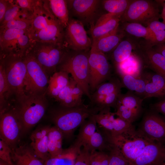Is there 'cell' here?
Returning a JSON list of instances; mask_svg holds the SVG:
<instances>
[{"instance_id":"bcb514c9","label":"cell","mask_w":165,"mask_h":165,"mask_svg":"<svg viewBox=\"0 0 165 165\" xmlns=\"http://www.w3.org/2000/svg\"><path fill=\"white\" fill-rule=\"evenodd\" d=\"M147 27L150 30L153 35L154 33L157 31L165 30V24L159 20L151 22L149 24Z\"/></svg>"},{"instance_id":"30bf717a","label":"cell","mask_w":165,"mask_h":165,"mask_svg":"<svg viewBox=\"0 0 165 165\" xmlns=\"http://www.w3.org/2000/svg\"><path fill=\"white\" fill-rule=\"evenodd\" d=\"M0 115V138L11 148H14L17 146L23 134L21 123L14 109L11 106Z\"/></svg>"},{"instance_id":"7402d4cb","label":"cell","mask_w":165,"mask_h":165,"mask_svg":"<svg viewBox=\"0 0 165 165\" xmlns=\"http://www.w3.org/2000/svg\"><path fill=\"white\" fill-rule=\"evenodd\" d=\"M11 156L13 165H44L31 146L23 144L11 148Z\"/></svg>"},{"instance_id":"7c38bea8","label":"cell","mask_w":165,"mask_h":165,"mask_svg":"<svg viewBox=\"0 0 165 165\" xmlns=\"http://www.w3.org/2000/svg\"><path fill=\"white\" fill-rule=\"evenodd\" d=\"M64 42L68 48L75 51H88L92 42L84 24L78 20L70 19L64 30Z\"/></svg>"},{"instance_id":"5b68a950","label":"cell","mask_w":165,"mask_h":165,"mask_svg":"<svg viewBox=\"0 0 165 165\" xmlns=\"http://www.w3.org/2000/svg\"><path fill=\"white\" fill-rule=\"evenodd\" d=\"M0 62L3 64L6 78L15 100L25 97V83L27 68L23 57L17 53L0 54Z\"/></svg>"},{"instance_id":"f1b7e54d","label":"cell","mask_w":165,"mask_h":165,"mask_svg":"<svg viewBox=\"0 0 165 165\" xmlns=\"http://www.w3.org/2000/svg\"><path fill=\"white\" fill-rule=\"evenodd\" d=\"M119 28L126 35L135 38H143L152 42L154 35L147 27L138 23L120 22Z\"/></svg>"},{"instance_id":"7bdbcfd3","label":"cell","mask_w":165,"mask_h":165,"mask_svg":"<svg viewBox=\"0 0 165 165\" xmlns=\"http://www.w3.org/2000/svg\"><path fill=\"white\" fill-rule=\"evenodd\" d=\"M11 148L9 146L0 138V159L9 165H13L11 158Z\"/></svg>"},{"instance_id":"8fae6325","label":"cell","mask_w":165,"mask_h":165,"mask_svg":"<svg viewBox=\"0 0 165 165\" xmlns=\"http://www.w3.org/2000/svg\"><path fill=\"white\" fill-rule=\"evenodd\" d=\"M138 40L134 54L145 67L165 77V57L156 51L150 41Z\"/></svg>"},{"instance_id":"f5cc1de1","label":"cell","mask_w":165,"mask_h":165,"mask_svg":"<svg viewBox=\"0 0 165 165\" xmlns=\"http://www.w3.org/2000/svg\"><path fill=\"white\" fill-rule=\"evenodd\" d=\"M159 165H165V163L164 162Z\"/></svg>"},{"instance_id":"f35d334b","label":"cell","mask_w":165,"mask_h":165,"mask_svg":"<svg viewBox=\"0 0 165 165\" xmlns=\"http://www.w3.org/2000/svg\"><path fill=\"white\" fill-rule=\"evenodd\" d=\"M32 20L31 19L19 17L0 26V29H17L28 31L31 26Z\"/></svg>"},{"instance_id":"ffe728a7","label":"cell","mask_w":165,"mask_h":165,"mask_svg":"<svg viewBox=\"0 0 165 165\" xmlns=\"http://www.w3.org/2000/svg\"><path fill=\"white\" fill-rule=\"evenodd\" d=\"M120 17L113 14L107 13L101 16L94 24L90 26V33L93 39L109 34L117 30Z\"/></svg>"},{"instance_id":"ab89813d","label":"cell","mask_w":165,"mask_h":165,"mask_svg":"<svg viewBox=\"0 0 165 165\" xmlns=\"http://www.w3.org/2000/svg\"><path fill=\"white\" fill-rule=\"evenodd\" d=\"M109 152L108 165H127L129 163L118 148L113 144Z\"/></svg>"},{"instance_id":"4fadbf2b","label":"cell","mask_w":165,"mask_h":165,"mask_svg":"<svg viewBox=\"0 0 165 165\" xmlns=\"http://www.w3.org/2000/svg\"><path fill=\"white\" fill-rule=\"evenodd\" d=\"M151 142L165 143V116L152 109L143 118L138 130Z\"/></svg>"},{"instance_id":"681fc988","label":"cell","mask_w":165,"mask_h":165,"mask_svg":"<svg viewBox=\"0 0 165 165\" xmlns=\"http://www.w3.org/2000/svg\"><path fill=\"white\" fill-rule=\"evenodd\" d=\"M151 43L153 48L165 57V43L156 44Z\"/></svg>"},{"instance_id":"c3c4849f","label":"cell","mask_w":165,"mask_h":165,"mask_svg":"<svg viewBox=\"0 0 165 165\" xmlns=\"http://www.w3.org/2000/svg\"><path fill=\"white\" fill-rule=\"evenodd\" d=\"M9 0H0V23L2 21L8 8Z\"/></svg>"},{"instance_id":"9c48e42d","label":"cell","mask_w":165,"mask_h":165,"mask_svg":"<svg viewBox=\"0 0 165 165\" xmlns=\"http://www.w3.org/2000/svg\"><path fill=\"white\" fill-rule=\"evenodd\" d=\"M89 88L91 94L101 83L113 76L111 65L106 55L91 49L89 58Z\"/></svg>"},{"instance_id":"74e56055","label":"cell","mask_w":165,"mask_h":165,"mask_svg":"<svg viewBox=\"0 0 165 165\" xmlns=\"http://www.w3.org/2000/svg\"><path fill=\"white\" fill-rule=\"evenodd\" d=\"M19 17L30 19L23 12L22 9L14 1L9 0V4L3 20L0 23L2 26L8 22Z\"/></svg>"},{"instance_id":"2e32d148","label":"cell","mask_w":165,"mask_h":165,"mask_svg":"<svg viewBox=\"0 0 165 165\" xmlns=\"http://www.w3.org/2000/svg\"><path fill=\"white\" fill-rule=\"evenodd\" d=\"M165 161V145L152 142L144 148L132 163L134 165H159Z\"/></svg>"},{"instance_id":"e0dca14e","label":"cell","mask_w":165,"mask_h":165,"mask_svg":"<svg viewBox=\"0 0 165 165\" xmlns=\"http://www.w3.org/2000/svg\"><path fill=\"white\" fill-rule=\"evenodd\" d=\"M123 87L119 78L112 76L107 82H104L99 85L91 94L90 105L98 109L100 111L102 109L106 98L114 93L121 92Z\"/></svg>"},{"instance_id":"816d5d0a","label":"cell","mask_w":165,"mask_h":165,"mask_svg":"<svg viewBox=\"0 0 165 165\" xmlns=\"http://www.w3.org/2000/svg\"><path fill=\"white\" fill-rule=\"evenodd\" d=\"M0 165H9L8 163L0 159Z\"/></svg>"},{"instance_id":"8992f818","label":"cell","mask_w":165,"mask_h":165,"mask_svg":"<svg viewBox=\"0 0 165 165\" xmlns=\"http://www.w3.org/2000/svg\"><path fill=\"white\" fill-rule=\"evenodd\" d=\"M161 4L152 0H131L120 21L138 23L147 27L151 22L161 18Z\"/></svg>"},{"instance_id":"7dc6e473","label":"cell","mask_w":165,"mask_h":165,"mask_svg":"<svg viewBox=\"0 0 165 165\" xmlns=\"http://www.w3.org/2000/svg\"><path fill=\"white\" fill-rule=\"evenodd\" d=\"M152 109L162 114L165 116V100L159 101L152 105Z\"/></svg>"},{"instance_id":"44dd1931","label":"cell","mask_w":165,"mask_h":165,"mask_svg":"<svg viewBox=\"0 0 165 165\" xmlns=\"http://www.w3.org/2000/svg\"><path fill=\"white\" fill-rule=\"evenodd\" d=\"M64 29L60 23L55 19L46 28L30 38L32 42L65 43Z\"/></svg>"},{"instance_id":"e575fe53","label":"cell","mask_w":165,"mask_h":165,"mask_svg":"<svg viewBox=\"0 0 165 165\" xmlns=\"http://www.w3.org/2000/svg\"><path fill=\"white\" fill-rule=\"evenodd\" d=\"M13 96L6 78L4 66L0 62V113L10 107L9 101Z\"/></svg>"},{"instance_id":"cb8c5ba5","label":"cell","mask_w":165,"mask_h":165,"mask_svg":"<svg viewBox=\"0 0 165 165\" xmlns=\"http://www.w3.org/2000/svg\"><path fill=\"white\" fill-rule=\"evenodd\" d=\"M138 41L136 38L126 35L110 53L109 58L115 68L130 57L133 50L135 49Z\"/></svg>"},{"instance_id":"603a6c76","label":"cell","mask_w":165,"mask_h":165,"mask_svg":"<svg viewBox=\"0 0 165 165\" xmlns=\"http://www.w3.org/2000/svg\"><path fill=\"white\" fill-rule=\"evenodd\" d=\"M50 127L49 126L39 127L34 130L30 136V146L37 157L44 162L50 157L48 135Z\"/></svg>"},{"instance_id":"60d3db41","label":"cell","mask_w":165,"mask_h":165,"mask_svg":"<svg viewBox=\"0 0 165 165\" xmlns=\"http://www.w3.org/2000/svg\"><path fill=\"white\" fill-rule=\"evenodd\" d=\"M109 156L106 152L94 151L90 152V165H108Z\"/></svg>"},{"instance_id":"836d02e7","label":"cell","mask_w":165,"mask_h":165,"mask_svg":"<svg viewBox=\"0 0 165 165\" xmlns=\"http://www.w3.org/2000/svg\"><path fill=\"white\" fill-rule=\"evenodd\" d=\"M48 137V146L50 157H53L61 154L64 150L62 148L64 136L62 132L55 126L50 127Z\"/></svg>"},{"instance_id":"9a60e30c","label":"cell","mask_w":165,"mask_h":165,"mask_svg":"<svg viewBox=\"0 0 165 165\" xmlns=\"http://www.w3.org/2000/svg\"><path fill=\"white\" fill-rule=\"evenodd\" d=\"M68 10L82 24L94 25L101 1L67 0Z\"/></svg>"},{"instance_id":"ee69618b","label":"cell","mask_w":165,"mask_h":165,"mask_svg":"<svg viewBox=\"0 0 165 165\" xmlns=\"http://www.w3.org/2000/svg\"><path fill=\"white\" fill-rule=\"evenodd\" d=\"M90 152L86 147L81 149L74 165H90Z\"/></svg>"},{"instance_id":"d590c367","label":"cell","mask_w":165,"mask_h":165,"mask_svg":"<svg viewBox=\"0 0 165 165\" xmlns=\"http://www.w3.org/2000/svg\"><path fill=\"white\" fill-rule=\"evenodd\" d=\"M115 114L111 112L110 108L103 109L94 116L98 125V128L103 129L112 134L116 124Z\"/></svg>"},{"instance_id":"1f68e13d","label":"cell","mask_w":165,"mask_h":165,"mask_svg":"<svg viewBox=\"0 0 165 165\" xmlns=\"http://www.w3.org/2000/svg\"><path fill=\"white\" fill-rule=\"evenodd\" d=\"M94 115L85 120L80 126L77 138L74 143L81 148L86 145L90 138L98 129Z\"/></svg>"},{"instance_id":"ac0fdd59","label":"cell","mask_w":165,"mask_h":165,"mask_svg":"<svg viewBox=\"0 0 165 165\" xmlns=\"http://www.w3.org/2000/svg\"><path fill=\"white\" fill-rule=\"evenodd\" d=\"M55 19H56L50 12L47 0H38L35 8L31 26L28 31L29 37L46 28Z\"/></svg>"},{"instance_id":"52a82bcc","label":"cell","mask_w":165,"mask_h":165,"mask_svg":"<svg viewBox=\"0 0 165 165\" xmlns=\"http://www.w3.org/2000/svg\"><path fill=\"white\" fill-rule=\"evenodd\" d=\"M111 137L113 143L130 163L134 161L145 147L152 142L136 130L133 126L122 133Z\"/></svg>"},{"instance_id":"f6af8a7d","label":"cell","mask_w":165,"mask_h":165,"mask_svg":"<svg viewBox=\"0 0 165 165\" xmlns=\"http://www.w3.org/2000/svg\"><path fill=\"white\" fill-rule=\"evenodd\" d=\"M72 93L75 99L80 105L83 104V101L82 98V95L84 94V93L81 88L77 83L72 88Z\"/></svg>"},{"instance_id":"3957f363","label":"cell","mask_w":165,"mask_h":165,"mask_svg":"<svg viewBox=\"0 0 165 165\" xmlns=\"http://www.w3.org/2000/svg\"><path fill=\"white\" fill-rule=\"evenodd\" d=\"M90 51L69 50L58 65L57 71H63L69 74L75 81L90 101L89 88V58Z\"/></svg>"},{"instance_id":"b9f144b4","label":"cell","mask_w":165,"mask_h":165,"mask_svg":"<svg viewBox=\"0 0 165 165\" xmlns=\"http://www.w3.org/2000/svg\"><path fill=\"white\" fill-rule=\"evenodd\" d=\"M38 0H16L14 2L21 8L23 12L29 17L32 18L35 8Z\"/></svg>"},{"instance_id":"d6a6232c","label":"cell","mask_w":165,"mask_h":165,"mask_svg":"<svg viewBox=\"0 0 165 165\" xmlns=\"http://www.w3.org/2000/svg\"><path fill=\"white\" fill-rule=\"evenodd\" d=\"M47 2L52 14L65 29L70 19L67 0H49Z\"/></svg>"},{"instance_id":"277c9868","label":"cell","mask_w":165,"mask_h":165,"mask_svg":"<svg viewBox=\"0 0 165 165\" xmlns=\"http://www.w3.org/2000/svg\"><path fill=\"white\" fill-rule=\"evenodd\" d=\"M69 50L65 43L31 41L26 54L33 57L50 77Z\"/></svg>"},{"instance_id":"d6986e66","label":"cell","mask_w":165,"mask_h":165,"mask_svg":"<svg viewBox=\"0 0 165 165\" xmlns=\"http://www.w3.org/2000/svg\"><path fill=\"white\" fill-rule=\"evenodd\" d=\"M141 75L145 82L144 99L154 97L160 101L165 100V77L154 72Z\"/></svg>"},{"instance_id":"4316f807","label":"cell","mask_w":165,"mask_h":165,"mask_svg":"<svg viewBox=\"0 0 165 165\" xmlns=\"http://www.w3.org/2000/svg\"><path fill=\"white\" fill-rule=\"evenodd\" d=\"M113 144L110 134L98 127L85 147L90 152L95 151L106 152H109Z\"/></svg>"},{"instance_id":"f907efd6","label":"cell","mask_w":165,"mask_h":165,"mask_svg":"<svg viewBox=\"0 0 165 165\" xmlns=\"http://www.w3.org/2000/svg\"><path fill=\"white\" fill-rule=\"evenodd\" d=\"M161 16L163 20V22L165 24V3L163 4V9Z\"/></svg>"},{"instance_id":"4dcf8cb0","label":"cell","mask_w":165,"mask_h":165,"mask_svg":"<svg viewBox=\"0 0 165 165\" xmlns=\"http://www.w3.org/2000/svg\"><path fill=\"white\" fill-rule=\"evenodd\" d=\"M118 75L123 87L134 93L144 99L145 82L141 75L139 77L126 74H119Z\"/></svg>"},{"instance_id":"6da1fadb","label":"cell","mask_w":165,"mask_h":165,"mask_svg":"<svg viewBox=\"0 0 165 165\" xmlns=\"http://www.w3.org/2000/svg\"><path fill=\"white\" fill-rule=\"evenodd\" d=\"M99 110L90 105L83 104L73 107H65L59 105L50 112V118L54 126L62 133L64 137L70 138L75 129Z\"/></svg>"},{"instance_id":"5bb4252c","label":"cell","mask_w":165,"mask_h":165,"mask_svg":"<svg viewBox=\"0 0 165 165\" xmlns=\"http://www.w3.org/2000/svg\"><path fill=\"white\" fill-rule=\"evenodd\" d=\"M144 99L128 91L119 95L114 112L115 115L130 123L138 117L142 110Z\"/></svg>"},{"instance_id":"7a4b0ae2","label":"cell","mask_w":165,"mask_h":165,"mask_svg":"<svg viewBox=\"0 0 165 165\" xmlns=\"http://www.w3.org/2000/svg\"><path fill=\"white\" fill-rule=\"evenodd\" d=\"M46 93L27 94L24 97L15 101L13 108L21 123L23 134L28 131L41 120L48 105Z\"/></svg>"},{"instance_id":"d4e9b609","label":"cell","mask_w":165,"mask_h":165,"mask_svg":"<svg viewBox=\"0 0 165 165\" xmlns=\"http://www.w3.org/2000/svg\"><path fill=\"white\" fill-rule=\"evenodd\" d=\"M126 35L119 28L112 33L93 39L91 49L106 55L110 54Z\"/></svg>"},{"instance_id":"11a10c76","label":"cell","mask_w":165,"mask_h":165,"mask_svg":"<svg viewBox=\"0 0 165 165\" xmlns=\"http://www.w3.org/2000/svg\"><path fill=\"white\" fill-rule=\"evenodd\" d=\"M130 163V165H134L133 163Z\"/></svg>"},{"instance_id":"ba28073f","label":"cell","mask_w":165,"mask_h":165,"mask_svg":"<svg viewBox=\"0 0 165 165\" xmlns=\"http://www.w3.org/2000/svg\"><path fill=\"white\" fill-rule=\"evenodd\" d=\"M27 75L25 83L26 94L46 93L50 76L30 54L24 56Z\"/></svg>"},{"instance_id":"f546056e","label":"cell","mask_w":165,"mask_h":165,"mask_svg":"<svg viewBox=\"0 0 165 165\" xmlns=\"http://www.w3.org/2000/svg\"><path fill=\"white\" fill-rule=\"evenodd\" d=\"M81 148L74 143L64 149L59 155L53 157H50L44 162V165H74Z\"/></svg>"},{"instance_id":"8d00e7d4","label":"cell","mask_w":165,"mask_h":165,"mask_svg":"<svg viewBox=\"0 0 165 165\" xmlns=\"http://www.w3.org/2000/svg\"><path fill=\"white\" fill-rule=\"evenodd\" d=\"M131 0H105L101 1L104 9L108 13L115 14L121 18Z\"/></svg>"},{"instance_id":"83f0119b","label":"cell","mask_w":165,"mask_h":165,"mask_svg":"<svg viewBox=\"0 0 165 165\" xmlns=\"http://www.w3.org/2000/svg\"><path fill=\"white\" fill-rule=\"evenodd\" d=\"M69 79L68 73L61 71L56 72L50 77L46 95L50 98L55 99L68 84Z\"/></svg>"},{"instance_id":"484cf974","label":"cell","mask_w":165,"mask_h":165,"mask_svg":"<svg viewBox=\"0 0 165 165\" xmlns=\"http://www.w3.org/2000/svg\"><path fill=\"white\" fill-rule=\"evenodd\" d=\"M28 31L17 29H0V54L17 53L19 38Z\"/></svg>"},{"instance_id":"db71d44e","label":"cell","mask_w":165,"mask_h":165,"mask_svg":"<svg viewBox=\"0 0 165 165\" xmlns=\"http://www.w3.org/2000/svg\"><path fill=\"white\" fill-rule=\"evenodd\" d=\"M127 165H130V162H129L128 163Z\"/></svg>"}]
</instances>
